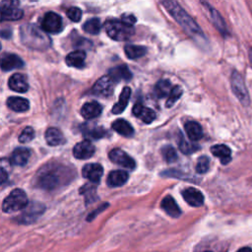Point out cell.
Masks as SVG:
<instances>
[{"label": "cell", "mask_w": 252, "mask_h": 252, "mask_svg": "<svg viewBox=\"0 0 252 252\" xmlns=\"http://www.w3.org/2000/svg\"><path fill=\"white\" fill-rule=\"evenodd\" d=\"M162 6L171 15V17L190 34L196 41L203 43L207 41L205 34L198 24L185 12V10L176 1H162Z\"/></svg>", "instance_id": "1"}, {"label": "cell", "mask_w": 252, "mask_h": 252, "mask_svg": "<svg viewBox=\"0 0 252 252\" xmlns=\"http://www.w3.org/2000/svg\"><path fill=\"white\" fill-rule=\"evenodd\" d=\"M20 38L24 45L34 50H45L50 44V37L34 24H24L20 27Z\"/></svg>", "instance_id": "2"}, {"label": "cell", "mask_w": 252, "mask_h": 252, "mask_svg": "<svg viewBox=\"0 0 252 252\" xmlns=\"http://www.w3.org/2000/svg\"><path fill=\"white\" fill-rule=\"evenodd\" d=\"M65 167L61 165L46 164L38 170L35 176V184L44 190H53L60 186L70 172H64Z\"/></svg>", "instance_id": "3"}, {"label": "cell", "mask_w": 252, "mask_h": 252, "mask_svg": "<svg viewBox=\"0 0 252 252\" xmlns=\"http://www.w3.org/2000/svg\"><path fill=\"white\" fill-rule=\"evenodd\" d=\"M104 30L110 38L118 41L129 39L135 32L133 27L116 19L107 20L104 23Z\"/></svg>", "instance_id": "4"}, {"label": "cell", "mask_w": 252, "mask_h": 252, "mask_svg": "<svg viewBox=\"0 0 252 252\" xmlns=\"http://www.w3.org/2000/svg\"><path fill=\"white\" fill-rule=\"evenodd\" d=\"M29 205L27 194L22 189H14L3 200L2 211L4 213H15L24 210Z\"/></svg>", "instance_id": "5"}, {"label": "cell", "mask_w": 252, "mask_h": 252, "mask_svg": "<svg viewBox=\"0 0 252 252\" xmlns=\"http://www.w3.org/2000/svg\"><path fill=\"white\" fill-rule=\"evenodd\" d=\"M44 211L45 207L43 204L32 202L23 210V213L20 214L15 220L21 224H30L34 222L44 213Z\"/></svg>", "instance_id": "6"}, {"label": "cell", "mask_w": 252, "mask_h": 252, "mask_svg": "<svg viewBox=\"0 0 252 252\" xmlns=\"http://www.w3.org/2000/svg\"><path fill=\"white\" fill-rule=\"evenodd\" d=\"M230 85H231V90L234 95L241 102V104L245 106L248 105L250 103V98H249V94L246 89L243 77L235 70L232 71L231 73Z\"/></svg>", "instance_id": "7"}, {"label": "cell", "mask_w": 252, "mask_h": 252, "mask_svg": "<svg viewBox=\"0 0 252 252\" xmlns=\"http://www.w3.org/2000/svg\"><path fill=\"white\" fill-rule=\"evenodd\" d=\"M114 86H115L114 80L109 75H105L99 78L94 83V85L92 88V93L94 94L95 95L107 97L113 94Z\"/></svg>", "instance_id": "8"}, {"label": "cell", "mask_w": 252, "mask_h": 252, "mask_svg": "<svg viewBox=\"0 0 252 252\" xmlns=\"http://www.w3.org/2000/svg\"><path fill=\"white\" fill-rule=\"evenodd\" d=\"M41 28L49 33H58L63 29L62 19L56 13L48 12L41 20Z\"/></svg>", "instance_id": "9"}, {"label": "cell", "mask_w": 252, "mask_h": 252, "mask_svg": "<svg viewBox=\"0 0 252 252\" xmlns=\"http://www.w3.org/2000/svg\"><path fill=\"white\" fill-rule=\"evenodd\" d=\"M18 2H6L1 3V21H17L23 17V11L18 7Z\"/></svg>", "instance_id": "10"}, {"label": "cell", "mask_w": 252, "mask_h": 252, "mask_svg": "<svg viewBox=\"0 0 252 252\" xmlns=\"http://www.w3.org/2000/svg\"><path fill=\"white\" fill-rule=\"evenodd\" d=\"M108 157L112 162H114L122 167L128 168V169L135 168V165H136L135 160L128 154H126L124 151H122L120 149L112 150L108 154Z\"/></svg>", "instance_id": "11"}, {"label": "cell", "mask_w": 252, "mask_h": 252, "mask_svg": "<svg viewBox=\"0 0 252 252\" xmlns=\"http://www.w3.org/2000/svg\"><path fill=\"white\" fill-rule=\"evenodd\" d=\"M95 152L94 146L89 140H85L75 145L73 149V156L78 159L90 158Z\"/></svg>", "instance_id": "12"}, {"label": "cell", "mask_w": 252, "mask_h": 252, "mask_svg": "<svg viewBox=\"0 0 252 252\" xmlns=\"http://www.w3.org/2000/svg\"><path fill=\"white\" fill-rule=\"evenodd\" d=\"M103 168L99 163H87L82 168V174L92 183H98L101 179Z\"/></svg>", "instance_id": "13"}, {"label": "cell", "mask_w": 252, "mask_h": 252, "mask_svg": "<svg viewBox=\"0 0 252 252\" xmlns=\"http://www.w3.org/2000/svg\"><path fill=\"white\" fill-rule=\"evenodd\" d=\"M181 194L185 202L192 207H201L204 204V195L200 190L194 187L185 188Z\"/></svg>", "instance_id": "14"}, {"label": "cell", "mask_w": 252, "mask_h": 252, "mask_svg": "<svg viewBox=\"0 0 252 252\" xmlns=\"http://www.w3.org/2000/svg\"><path fill=\"white\" fill-rule=\"evenodd\" d=\"M25 63L20 56L13 53H4L1 57L2 71H10L13 69H20L24 67Z\"/></svg>", "instance_id": "15"}, {"label": "cell", "mask_w": 252, "mask_h": 252, "mask_svg": "<svg viewBox=\"0 0 252 252\" xmlns=\"http://www.w3.org/2000/svg\"><path fill=\"white\" fill-rule=\"evenodd\" d=\"M202 4L207 7V10H208V12H209V14H210V18H211L213 24L215 25L216 29H217L222 35H226V34L228 33L227 28H226V25H225V23H224L222 17L220 16V14L215 8H213L211 5H209L208 3L202 2Z\"/></svg>", "instance_id": "16"}, {"label": "cell", "mask_w": 252, "mask_h": 252, "mask_svg": "<svg viewBox=\"0 0 252 252\" xmlns=\"http://www.w3.org/2000/svg\"><path fill=\"white\" fill-rule=\"evenodd\" d=\"M9 88L17 93H26L29 90V84L26 77L20 73L13 74L8 81Z\"/></svg>", "instance_id": "17"}, {"label": "cell", "mask_w": 252, "mask_h": 252, "mask_svg": "<svg viewBox=\"0 0 252 252\" xmlns=\"http://www.w3.org/2000/svg\"><path fill=\"white\" fill-rule=\"evenodd\" d=\"M132 111L134 113L135 116H137L138 118H140L144 123L150 124L152 123L155 119H156V113L153 109L144 106L142 103L137 102L133 108Z\"/></svg>", "instance_id": "18"}, {"label": "cell", "mask_w": 252, "mask_h": 252, "mask_svg": "<svg viewBox=\"0 0 252 252\" xmlns=\"http://www.w3.org/2000/svg\"><path fill=\"white\" fill-rule=\"evenodd\" d=\"M82 132L85 137L90 138V139H101L107 135V131L99 126V125H94V124H83L82 125Z\"/></svg>", "instance_id": "19"}, {"label": "cell", "mask_w": 252, "mask_h": 252, "mask_svg": "<svg viewBox=\"0 0 252 252\" xmlns=\"http://www.w3.org/2000/svg\"><path fill=\"white\" fill-rule=\"evenodd\" d=\"M102 107L97 101L86 102L81 108V115L85 119H94L101 114Z\"/></svg>", "instance_id": "20"}, {"label": "cell", "mask_w": 252, "mask_h": 252, "mask_svg": "<svg viewBox=\"0 0 252 252\" xmlns=\"http://www.w3.org/2000/svg\"><path fill=\"white\" fill-rule=\"evenodd\" d=\"M161 209L171 218H178L181 215V210L177 205L176 201L171 196H166L160 203Z\"/></svg>", "instance_id": "21"}, {"label": "cell", "mask_w": 252, "mask_h": 252, "mask_svg": "<svg viewBox=\"0 0 252 252\" xmlns=\"http://www.w3.org/2000/svg\"><path fill=\"white\" fill-rule=\"evenodd\" d=\"M31 156V152L28 148H17L11 155V163L18 166H24L27 164Z\"/></svg>", "instance_id": "22"}, {"label": "cell", "mask_w": 252, "mask_h": 252, "mask_svg": "<svg viewBox=\"0 0 252 252\" xmlns=\"http://www.w3.org/2000/svg\"><path fill=\"white\" fill-rule=\"evenodd\" d=\"M85 60H86V52L80 49L70 52L65 58L66 64L70 67H75V68H83L85 66Z\"/></svg>", "instance_id": "23"}, {"label": "cell", "mask_w": 252, "mask_h": 252, "mask_svg": "<svg viewBox=\"0 0 252 252\" xmlns=\"http://www.w3.org/2000/svg\"><path fill=\"white\" fill-rule=\"evenodd\" d=\"M128 177V173L124 170H113L108 174L106 182L110 187H120L127 182Z\"/></svg>", "instance_id": "24"}, {"label": "cell", "mask_w": 252, "mask_h": 252, "mask_svg": "<svg viewBox=\"0 0 252 252\" xmlns=\"http://www.w3.org/2000/svg\"><path fill=\"white\" fill-rule=\"evenodd\" d=\"M108 75L114 80L115 83L120 81H130L132 78V73L126 65H120L111 68Z\"/></svg>", "instance_id": "25"}, {"label": "cell", "mask_w": 252, "mask_h": 252, "mask_svg": "<svg viewBox=\"0 0 252 252\" xmlns=\"http://www.w3.org/2000/svg\"><path fill=\"white\" fill-rule=\"evenodd\" d=\"M44 138H45L46 143L52 147L62 145L65 142V138H64L62 132L59 129L54 128V127H50L45 131Z\"/></svg>", "instance_id": "26"}, {"label": "cell", "mask_w": 252, "mask_h": 252, "mask_svg": "<svg viewBox=\"0 0 252 252\" xmlns=\"http://www.w3.org/2000/svg\"><path fill=\"white\" fill-rule=\"evenodd\" d=\"M211 152L215 157L220 158L222 164H227L231 160V151L227 146L223 144L213 146L211 148Z\"/></svg>", "instance_id": "27"}, {"label": "cell", "mask_w": 252, "mask_h": 252, "mask_svg": "<svg viewBox=\"0 0 252 252\" xmlns=\"http://www.w3.org/2000/svg\"><path fill=\"white\" fill-rule=\"evenodd\" d=\"M7 106L16 112H24L30 108V102L27 98L21 96H10L7 99Z\"/></svg>", "instance_id": "28"}, {"label": "cell", "mask_w": 252, "mask_h": 252, "mask_svg": "<svg viewBox=\"0 0 252 252\" xmlns=\"http://www.w3.org/2000/svg\"><path fill=\"white\" fill-rule=\"evenodd\" d=\"M130 95H131V89L129 87H124L120 94L118 101L112 107L113 114H119L124 111V109L126 108V106L129 102Z\"/></svg>", "instance_id": "29"}, {"label": "cell", "mask_w": 252, "mask_h": 252, "mask_svg": "<svg viewBox=\"0 0 252 252\" xmlns=\"http://www.w3.org/2000/svg\"><path fill=\"white\" fill-rule=\"evenodd\" d=\"M112 129L118 134L124 137H132L134 135V129L131 124L124 119H116L112 122Z\"/></svg>", "instance_id": "30"}, {"label": "cell", "mask_w": 252, "mask_h": 252, "mask_svg": "<svg viewBox=\"0 0 252 252\" xmlns=\"http://www.w3.org/2000/svg\"><path fill=\"white\" fill-rule=\"evenodd\" d=\"M185 132L191 141H198L203 137V129L196 121H188L184 126Z\"/></svg>", "instance_id": "31"}, {"label": "cell", "mask_w": 252, "mask_h": 252, "mask_svg": "<svg viewBox=\"0 0 252 252\" xmlns=\"http://www.w3.org/2000/svg\"><path fill=\"white\" fill-rule=\"evenodd\" d=\"M172 89L173 88L171 86V83L168 80H159L156 84L154 92H155L156 96H158V98H162V97H165V96L168 97Z\"/></svg>", "instance_id": "32"}, {"label": "cell", "mask_w": 252, "mask_h": 252, "mask_svg": "<svg viewBox=\"0 0 252 252\" xmlns=\"http://www.w3.org/2000/svg\"><path fill=\"white\" fill-rule=\"evenodd\" d=\"M177 145L179 150L185 154V155H190L196 151H198V149L200 148L197 144L193 143V142H187L184 138V136L182 135V133L178 134L177 137Z\"/></svg>", "instance_id": "33"}, {"label": "cell", "mask_w": 252, "mask_h": 252, "mask_svg": "<svg viewBox=\"0 0 252 252\" xmlns=\"http://www.w3.org/2000/svg\"><path fill=\"white\" fill-rule=\"evenodd\" d=\"M124 52L129 59H137L144 56L147 52V48L141 45L128 44L124 47Z\"/></svg>", "instance_id": "34"}, {"label": "cell", "mask_w": 252, "mask_h": 252, "mask_svg": "<svg viewBox=\"0 0 252 252\" xmlns=\"http://www.w3.org/2000/svg\"><path fill=\"white\" fill-rule=\"evenodd\" d=\"M100 29H101V24L97 18L89 19L83 25V30L91 34H97Z\"/></svg>", "instance_id": "35"}, {"label": "cell", "mask_w": 252, "mask_h": 252, "mask_svg": "<svg viewBox=\"0 0 252 252\" xmlns=\"http://www.w3.org/2000/svg\"><path fill=\"white\" fill-rule=\"evenodd\" d=\"M182 94H183V90L181 89L180 86H175V87H173V89H172L170 94L168 95V97H167V99H166L165 106H166V107H171V106L176 102V100H178V99L181 97Z\"/></svg>", "instance_id": "36"}, {"label": "cell", "mask_w": 252, "mask_h": 252, "mask_svg": "<svg viewBox=\"0 0 252 252\" xmlns=\"http://www.w3.org/2000/svg\"><path fill=\"white\" fill-rule=\"evenodd\" d=\"M161 155L164 160L167 162H173L177 159V153L170 145H167L161 149Z\"/></svg>", "instance_id": "37"}, {"label": "cell", "mask_w": 252, "mask_h": 252, "mask_svg": "<svg viewBox=\"0 0 252 252\" xmlns=\"http://www.w3.org/2000/svg\"><path fill=\"white\" fill-rule=\"evenodd\" d=\"M81 193L85 195L86 204L93 203L94 201H95L97 199V196L95 193V187H94V186H91V185L84 186L81 190Z\"/></svg>", "instance_id": "38"}, {"label": "cell", "mask_w": 252, "mask_h": 252, "mask_svg": "<svg viewBox=\"0 0 252 252\" xmlns=\"http://www.w3.org/2000/svg\"><path fill=\"white\" fill-rule=\"evenodd\" d=\"M209 167H210L209 158L206 157V156L200 157L197 163H196V167H195L197 173H200V174L206 173L209 170Z\"/></svg>", "instance_id": "39"}, {"label": "cell", "mask_w": 252, "mask_h": 252, "mask_svg": "<svg viewBox=\"0 0 252 252\" xmlns=\"http://www.w3.org/2000/svg\"><path fill=\"white\" fill-rule=\"evenodd\" d=\"M34 137V130L31 126H27L19 135V142L21 143H29Z\"/></svg>", "instance_id": "40"}, {"label": "cell", "mask_w": 252, "mask_h": 252, "mask_svg": "<svg viewBox=\"0 0 252 252\" xmlns=\"http://www.w3.org/2000/svg\"><path fill=\"white\" fill-rule=\"evenodd\" d=\"M66 15L67 17L73 21V22H79L82 18V11L80 8L78 7H70L67 11H66Z\"/></svg>", "instance_id": "41"}, {"label": "cell", "mask_w": 252, "mask_h": 252, "mask_svg": "<svg viewBox=\"0 0 252 252\" xmlns=\"http://www.w3.org/2000/svg\"><path fill=\"white\" fill-rule=\"evenodd\" d=\"M109 205L107 204V203H104L103 205H101V206H99L97 209H95L94 211H93L89 216H88V218H87V220L88 221H92L94 218H96V216L98 215V214H100L101 212H103L107 207H108Z\"/></svg>", "instance_id": "42"}, {"label": "cell", "mask_w": 252, "mask_h": 252, "mask_svg": "<svg viewBox=\"0 0 252 252\" xmlns=\"http://www.w3.org/2000/svg\"><path fill=\"white\" fill-rule=\"evenodd\" d=\"M121 21H122L123 23H125L126 25L132 27L133 24L136 22V18H135V16H133L132 14H123V15L121 16Z\"/></svg>", "instance_id": "43"}, {"label": "cell", "mask_w": 252, "mask_h": 252, "mask_svg": "<svg viewBox=\"0 0 252 252\" xmlns=\"http://www.w3.org/2000/svg\"><path fill=\"white\" fill-rule=\"evenodd\" d=\"M7 177H8V173L7 171L5 170V168L2 166L1 167V184H4L7 180Z\"/></svg>", "instance_id": "44"}, {"label": "cell", "mask_w": 252, "mask_h": 252, "mask_svg": "<svg viewBox=\"0 0 252 252\" xmlns=\"http://www.w3.org/2000/svg\"><path fill=\"white\" fill-rule=\"evenodd\" d=\"M236 252H252V248L251 247H242L240 249H238Z\"/></svg>", "instance_id": "45"}, {"label": "cell", "mask_w": 252, "mask_h": 252, "mask_svg": "<svg viewBox=\"0 0 252 252\" xmlns=\"http://www.w3.org/2000/svg\"><path fill=\"white\" fill-rule=\"evenodd\" d=\"M249 61H250V65L252 66V48L249 49Z\"/></svg>", "instance_id": "46"}, {"label": "cell", "mask_w": 252, "mask_h": 252, "mask_svg": "<svg viewBox=\"0 0 252 252\" xmlns=\"http://www.w3.org/2000/svg\"><path fill=\"white\" fill-rule=\"evenodd\" d=\"M204 252H212V251H210V250H207V251H204Z\"/></svg>", "instance_id": "47"}]
</instances>
